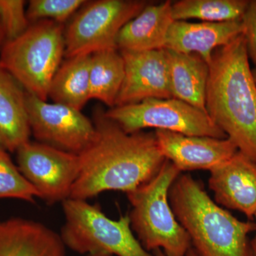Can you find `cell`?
<instances>
[{"instance_id":"cell-17","label":"cell","mask_w":256,"mask_h":256,"mask_svg":"<svg viewBox=\"0 0 256 256\" xmlns=\"http://www.w3.org/2000/svg\"><path fill=\"white\" fill-rule=\"evenodd\" d=\"M31 133L26 92L0 64V148L14 152Z\"/></svg>"},{"instance_id":"cell-3","label":"cell","mask_w":256,"mask_h":256,"mask_svg":"<svg viewBox=\"0 0 256 256\" xmlns=\"http://www.w3.org/2000/svg\"><path fill=\"white\" fill-rule=\"evenodd\" d=\"M169 201L198 256H254L248 235L256 224L238 220L218 206L190 175L175 180Z\"/></svg>"},{"instance_id":"cell-21","label":"cell","mask_w":256,"mask_h":256,"mask_svg":"<svg viewBox=\"0 0 256 256\" xmlns=\"http://www.w3.org/2000/svg\"><path fill=\"white\" fill-rule=\"evenodd\" d=\"M246 0H181L172 4L174 21L197 18L204 22H228L242 20Z\"/></svg>"},{"instance_id":"cell-27","label":"cell","mask_w":256,"mask_h":256,"mask_svg":"<svg viewBox=\"0 0 256 256\" xmlns=\"http://www.w3.org/2000/svg\"><path fill=\"white\" fill-rule=\"evenodd\" d=\"M254 218L256 220V214L255 216V217H254ZM252 250H254V256H256V235L255 238H254V242H252Z\"/></svg>"},{"instance_id":"cell-20","label":"cell","mask_w":256,"mask_h":256,"mask_svg":"<svg viewBox=\"0 0 256 256\" xmlns=\"http://www.w3.org/2000/svg\"><path fill=\"white\" fill-rule=\"evenodd\" d=\"M118 50H106L90 55V98L112 108L124 77V58Z\"/></svg>"},{"instance_id":"cell-24","label":"cell","mask_w":256,"mask_h":256,"mask_svg":"<svg viewBox=\"0 0 256 256\" xmlns=\"http://www.w3.org/2000/svg\"><path fill=\"white\" fill-rule=\"evenodd\" d=\"M25 4L22 0H0V28L5 42L16 40L30 28Z\"/></svg>"},{"instance_id":"cell-14","label":"cell","mask_w":256,"mask_h":256,"mask_svg":"<svg viewBox=\"0 0 256 256\" xmlns=\"http://www.w3.org/2000/svg\"><path fill=\"white\" fill-rule=\"evenodd\" d=\"M242 32V20L220 23L174 21L168 32L164 48L194 54L210 64L215 50L228 44Z\"/></svg>"},{"instance_id":"cell-28","label":"cell","mask_w":256,"mask_h":256,"mask_svg":"<svg viewBox=\"0 0 256 256\" xmlns=\"http://www.w3.org/2000/svg\"><path fill=\"white\" fill-rule=\"evenodd\" d=\"M4 42L5 40L4 34H3V32L2 31L1 28H0V46H1V45H2L3 46V45H4Z\"/></svg>"},{"instance_id":"cell-2","label":"cell","mask_w":256,"mask_h":256,"mask_svg":"<svg viewBox=\"0 0 256 256\" xmlns=\"http://www.w3.org/2000/svg\"><path fill=\"white\" fill-rule=\"evenodd\" d=\"M208 66L206 114L256 163V84L244 35L215 50Z\"/></svg>"},{"instance_id":"cell-1","label":"cell","mask_w":256,"mask_h":256,"mask_svg":"<svg viewBox=\"0 0 256 256\" xmlns=\"http://www.w3.org/2000/svg\"><path fill=\"white\" fill-rule=\"evenodd\" d=\"M95 126V140L78 154L70 198L86 201L111 190L128 194L158 174L166 159L154 132H126L104 114H97Z\"/></svg>"},{"instance_id":"cell-6","label":"cell","mask_w":256,"mask_h":256,"mask_svg":"<svg viewBox=\"0 0 256 256\" xmlns=\"http://www.w3.org/2000/svg\"><path fill=\"white\" fill-rule=\"evenodd\" d=\"M65 223L60 237L66 247L86 256H156L136 238L129 215L108 218L98 205L86 200L62 202Z\"/></svg>"},{"instance_id":"cell-11","label":"cell","mask_w":256,"mask_h":256,"mask_svg":"<svg viewBox=\"0 0 256 256\" xmlns=\"http://www.w3.org/2000/svg\"><path fill=\"white\" fill-rule=\"evenodd\" d=\"M120 53L124 60V77L114 107L146 99L172 98L164 48L141 52L120 50Z\"/></svg>"},{"instance_id":"cell-4","label":"cell","mask_w":256,"mask_h":256,"mask_svg":"<svg viewBox=\"0 0 256 256\" xmlns=\"http://www.w3.org/2000/svg\"><path fill=\"white\" fill-rule=\"evenodd\" d=\"M181 172L168 160L148 182L127 194L132 206V230L148 252L161 250L166 256H186L192 248L190 236L170 206L169 192Z\"/></svg>"},{"instance_id":"cell-13","label":"cell","mask_w":256,"mask_h":256,"mask_svg":"<svg viewBox=\"0 0 256 256\" xmlns=\"http://www.w3.org/2000/svg\"><path fill=\"white\" fill-rule=\"evenodd\" d=\"M208 185L216 203L238 210L252 220L256 214V163L238 151L210 170Z\"/></svg>"},{"instance_id":"cell-9","label":"cell","mask_w":256,"mask_h":256,"mask_svg":"<svg viewBox=\"0 0 256 256\" xmlns=\"http://www.w3.org/2000/svg\"><path fill=\"white\" fill-rule=\"evenodd\" d=\"M16 152L18 170L36 188L40 198L50 204L70 198L80 172L78 154L30 141Z\"/></svg>"},{"instance_id":"cell-26","label":"cell","mask_w":256,"mask_h":256,"mask_svg":"<svg viewBox=\"0 0 256 256\" xmlns=\"http://www.w3.org/2000/svg\"><path fill=\"white\" fill-rule=\"evenodd\" d=\"M152 254H154L156 256H165V254L164 252H162L161 250H154V252H152ZM186 256H198L197 255L196 252L194 250V249L192 248L190 249V250H188V254H186Z\"/></svg>"},{"instance_id":"cell-19","label":"cell","mask_w":256,"mask_h":256,"mask_svg":"<svg viewBox=\"0 0 256 256\" xmlns=\"http://www.w3.org/2000/svg\"><path fill=\"white\" fill-rule=\"evenodd\" d=\"M90 56L68 58L50 82L48 97L55 104L80 110L90 100Z\"/></svg>"},{"instance_id":"cell-5","label":"cell","mask_w":256,"mask_h":256,"mask_svg":"<svg viewBox=\"0 0 256 256\" xmlns=\"http://www.w3.org/2000/svg\"><path fill=\"white\" fill-rule=\"evenodd\" d=\"M65 56L60 24L40 20L2 47L0 64L26 92L47 100L50 82Z\"/></svg>"},{"instance_id":"cell-22","label":"cell","mask_w":256,"mask_h":256,"mask_svg":"<svg viewBox=\"0 0 256 256\" xmlns=\"http://www.w3.org/2000/svg\"><path fill=\"white\" fill-rule=\"evenodd\" d=\"M36 197H40L36 188L15 166L6 151L0 148V198H18L33 203Z\"/></svg>"},{"instance_id":"cell-25","label":"cell","mask_w":256,"mask_h":256,"mask_svg":"<svg viewBox=\"0 0 256 256\" xmlns=\"http://www.w3.org/2000/svg\"><path fill=\"white\" fill-rule=\"evenodd\" d=\"M242 21L248 54L256 65V0L249 1Z\"/></svg>"},{"instance_id":"cell-16","label":"cell","mask_w":256,"mask_h":256,"mask_svg":"<svg viewBox=\"0 0 256 256\" xmlns=\"http://www.w3.org/2000/svg\"><path fill=\"white\" fill-rule=\"evenodd\" d=\"M172 4L171 1L150 3L120 30L118 50L141 52L164 48L168 32L174 22Z\"/></svg>"},{"instance_id":"cell-12","label":"cell","mask_w":256,"mask_h":256,"mask_svg":"<svg viewBox=\"0 0 256 256\" xmlns=\"http://www.w3.org/2000/svg\"><path fill=\"white\" fill-rule=\"evenodd\" d=\"M154 134L162 156L181 172L198 170L210 171L238 151L228 138L185 136L164 130H156Z\"/></svg>"},{"instance_id":"cell-18","label":"cell","mask_w":256,"mask_h":256,"mask_svg":"<svg viewBox=\"0 0 256 256\" xmlns=\"http://www.w3.org/2000/svg\"><path fill=\"white\" fill-rule=\"evenodd\" d=\"M172 97L206 111L210 66L200 56L164 48Z\"/></svg>"},{"instance_id":"cell-23","label":"cell","mask_w":256,"mask_h":256,"mask_svg":"<svg viewBox=\"0 0 256 256\" xmlns=\"http://www.w3.org/2000/svg\"><path fill=\"white\" fill-rule=\"evenodd\" d=\"M86 2L84 0H32L26 15L28 21L52 20L62 24Z\"/></svg>"},{"instance_id":"cell-29","label":"cell","mask_w":256,"mask_h":256,"mask_svg":"<svg viewBox=\"0 0 256 256\" xmlns=\"http://www.w3.org/2000/svg\"><path fill=\"white\" fill-rule=\"evenodd\" d=\"M252 74H254V79H255V82H256V68H254V70H252Z\"/></svg>"},{"instance_id":"cell-7","label":"cell","mask_w":256,"mask_h":256,"mask_svg":"<svg viewBox=\"0 0 256 256\" xmlns=\"http://www.w3.org/2000/svg\"><path fill=\"white\" fill-rule=\"evenodd\" d=\"M104 114L127 133L154 128L185 136L227 138L206 112L174 98L116 106Z\"/></svg>"},{"instance_id":"cell-15","label":"cell","mask_w":256,"mask_h":256,"mask_svg":"<svg viewBox=\"0 0 256 256\" xmlns=\"http://www.w3.org/2000/svg\"><path fill=\"white\" fill-rule=\"evenodd\" d=\"M0 256H66L60 234L24 218L0 222Z\"/></svg>"},{"instance_id":"cell-10","label":"cell","mask_w":256,"mask_h":256,"mask_svg":"<svg viewBox=\"0 0 256 256\" xmlns=\"http://www.w3.org/2000/svg\"><path fill=\"white\" fill-rule=\"evenodd\" d=\"M31 132L40 142L80 154L96 136L95 124L80 110L50 104L26 92Z\"/></svg>"},{"instance_id":"cell-8","label":"cell","mask_w":256,"mask_h":256,"mask_svg":"<svg viewBox=\"0 0 256 256\" xmlns=\"http://www.w3.org/2000/svg\"><path fill=\"white\" fill-rule=\"evenodd\" d=\"M149 4L142 0H98L89 3L64 32L66 56L118 50L120 30Z\"/></svg>"}]
</instances>
